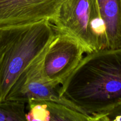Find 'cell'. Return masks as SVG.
Listing matches in <instances>:
<instances>
[{
    "instance_id": "cell-7",
    "label": "cell",
    "mask_w": 121,
    "mask_h": 121,
    "mask_svg": "<svg viewBox=\"0 0 121 121\" xmlns=\"http://www.w3.org/2000/svg\"><path fill=\"white\" fill-rule=\"evenodd\" d=\"M26 114L28 121H98L96 117L54 101H32L27 103Z\"/></svg>"
},
{
    "instance_id": "cell-8",
    "label": "cell",
    "mask_w": 121,
    "mask_h": 121,
    "mask_svg": "<svg viewBox=\"0 0 121 121\" xmlns=\"http://www.w3.org/2000/svg\"><path fill=\"white\" fill-rule=\"evenodd\" d=\"M106 28L107 48L121 47V0H97Z\"/></svg>"
},
{
    "instance_id": "cell-3",
    "label": "cell",
    "mask_w": 121,
    "mask_h": 121,
    "mask_svg": "<svg viewBox=\"0 0 121 121\" xmlns=\"http://www.w3.org/2000/svg\"><path fill=\"white\" fill-rule=\"evenodd\" d=\"M51 22L79 41L85 54L107 48L106 28L97 0H64Z\"/></svg>"
},
{
    "instance_id": "cell-5",
    "label": "cell",
    "mask_w": 121,
    "mask_h": 121,
    "mask_svg": "<svg viewBox=\"0 0 121 121\" xmlns=\"http://www.w3.org/2000/svg\"><path fill=\"white\" fill-rule=\"evenodd\" d=\"M84 53V47L79 41L57 30L43 59L45 76L52 83L60 86L78 66Z\"/></svg>"
},
{
    "instance_id": "cell-10",
    "label": "cell",
    "mask_w": 121,
    "mask_h": 121,
    "mask_svg": "<svg viewBox=\"0 0 121 121\" xmlns=\"http://www.w3.org/2000/svg\"><path fill=\"white\" fill-rule=\"evenodd\" d=\"M104 121H121V103L104 116Z\"/></svg>"
},
{
    "instance_id": "cell-6",
    "label": "cell",
    "mask_w": 121,
    "mask_h": 121,
    "mask_svg": "<svg viewBox=\"0 0 121 121\" xmlns=\"http://www.w3.org/2000/svg\"><path fill=\"white\" fill-rule=\"evenodd\" d=\"M64 0H0V26L52 21Z\"/></svg>"
},
{
    "instance_id": "cell-9",
    "label": "cell",
    "mask_w": 121,
    "mask_h": 121,
    "mask_svg": "<svg viewBox=\"0 0 121 121\" xmlns=\"http://www.w3.org/2000/svg\"><path fill=\"white\" fill-rule=\"evenodd\" d=\"M25 104L6 100L0 104V121H25Z\"/></svg>"
},
{
    "instance_id": "cell-1",
    "label": "cell",
    "mask_w": 121,
    "mask_h": 121,
    "mask_svg": "<svg viewBox=\"0 0 121 121\" xmlns=\"http://www.w3.org/2000/svg\"><path fill=\"white\" fill-rule=\"evenodd\" d=\"M59 92L83 112L104 121L121 103V47L87 53Z\"/></svg>"
},
{
    "instance_id": "cell-4",
    "label": "cell",
    "mask_w": 121,
    "mask_h": 121,
    "mask_svg": "<svg viewBox=\"0 0 121 121\" xmlns=\"http://www.w3.org/2000/svg\"><path fill=\"white\" fill-rule=\"evenodd\" d=\"M46 53L19 77L9 91L6 100L25 104L32 101H54L83 112L72 102L62 97L59 92L60 86L52 83L45 76L43 63Z\"/></svg>"
},
{
    "instance_id": "cell-2",
    "label": "cell",
    "mask_w": 121,
    "mask_h": 121,
    "mask_svg": "<svg viewBox=\"0 0 121 121\" xmlns=\"http://www.w3.org/2000/svg\"><path fill=\"white\" fill-rule=\"evenodd\" d=\"M56 33L47 20L0 26V104L21 74L46 53Z\"/></svg>"
}]
</instances>
